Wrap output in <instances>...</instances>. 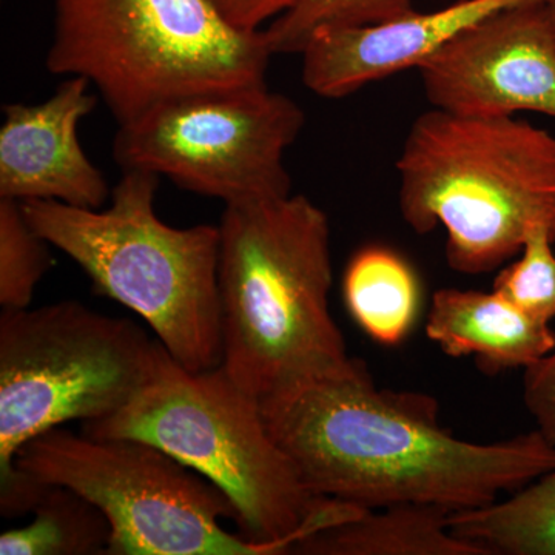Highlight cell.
Here are the masks:
<instances>
[{
    "instance_id": "obj_13",
    "label": "cell",
    "mask_w": 555,
    "mask_h": 555,
    "mask_svg": "<svg viewBox=\"0 0 555 555\" xmlns=\"http://www.w3.org/2000/svg\"><path fill=\"white\" fill-rule=\"evenodd\" d=\"M425 331L447 356L476 357L486 374L532 366L555 350L550 323L495 291L440 288L433 295Z\"/></svg>"
},
{
    "instance_id": "obj_4",
    "label": "cell",
    "mask_w": 555,
    "mask_h": 555,
    "mask_svg": "<svg viewBox=\"0 0 555 555\" xmlns=\"http://www.w3.org/2000/svg\"><path fill=\"white\" fill-rule=\"evenodd\" d=\"M397 171L401 218L420 235L444 228L455 272H492L535 229L555 243V137L528 120L433 107L412 124Z\"/></svg>"
},
{
    "instance_id": "obj_17",
    "label": "cell",
    "mask_w": 555,
    "mask_h": 555,
    "mask_svg": "<svg viewBox=\"0 0 555 555\" xmlns=\"http://www.w3.org/2000/svg\"><path fill=\"white\" fill-rule=\"evenodd\" d=\"M31 513V524L0 535V555L107 554V517L67 486L46 485Z\"/></svg>"
},
{
    "instance_id": "obj_21",
    "label": "cell",
    "mask_w": 555,
    "mask_h": 555,
    "mask_svg": "<svg viewBox=\"0 0 555 555\" xmlns=\"http://www.w3.org/2000/svg\"><path fill=\"white\" fill-rule=\"evenodd\" d=\"M524 401L537 429L555 447V350L525 369Z\"/></svg>"
},
{
    "instance_id": "obj_7",
    "label": "cell",
    "mask_w": 555,
    "mask_h": 555,
    "mask_svg": "<svg viewBox=\"0 0 555 555\" xmlns=\"http://www.w3.org/2000/svg\"><path fill=\"white\" fill-rule=\"evenodd\" d=\"M160 343L127 318L78 301L0 315V514L31 513L46 485L17 469L21 449L68 422H96L147 382Z\"/></svg>"
},
{
    "instance_id": "obj_14",
    "label": "cell",
    "mask_w": 555,
    "mask_h": 555,
    "mask_svg": "<svg viewBox=\"0 0 555 555\" xmlns=\"http://www.w3.org/2000/svg\"><path fill=\"white\" fill-rule=\"evenodd\" d=\"M451 511L434 505H393L306 537L292 550L302 555H492L452 532Z\"/></svg>"
},
{
    "instance_id": "obj_5",
    "label": "cell",
    "mask_w": 555,
    "mask_h": 555,
    "mask_svg": "<svg viewBox=\"0 0 555 555\" xmlns=\"http://www.w3.org/2000/svg\"><path fill=\"white\" fill-rule=\"evenodd\" d=\"M159 181L152 171L124 170L107 208L21 204L33 228L89 275L98 294L144 318L181 366L210 371L222 363L221 232L160 221Z\"/></svg>"
},
{
    "instance_id": "obj_20",
    "label": "cell",
    "mask_w": 555,
    "mask_h": 555,
    "mask_svg": "<svg viewBox=\"0 0 555 555\" xmlns=\"http://www.w3.org/2000/svg\"><path fill=\"white\" fill-rule=\"evenodd\" d=\"M554 244L546 229L532 230L521 257L499 273L492 288L543 323L555 318Z\"/></svg>"
},
{
    "instance_id": "obj_11",
    "label": "cell",
    "mask_w": 555,
    "mask_h": 555,
    "mask_svg": "<svg viewBox=\"0 0 555 555\" xmlns=\"http://www.w3.org/2000/svg\"><path fill=\"white\" fill-rule=\"evenodd\" d=\"M91 83L68 76L39 104L3 105L0 127V198L56 201L102 208L112 198L107 179L80 147L78 127L98 105Z\"/></svg>"
},
{
    "instance_id": "obj_22",
    "label": "cell",
    "mask_w": 555,
    "mask_h": 555,
    "mask_svg": "<svg viewBox=\"0 0 555 555\" xmlns=\"http://www.w3.org/2000/svg\"><path fill=\"white\" fill-rule=\"evenodd\" d=\"M225 24L243 33L261 31V25L287 13L297 0H206Z\"/></svg>"
},
{
    "instance_id": "obj_10",
    "label": "cell",
    "mask_w": 555,
    "mask_h": 555,
    "mask_svg": "<svg viewBox=\"0 0 555 555\" xmlns=\"http://www.w3.org/2000/svg\"><path fill=\"white\" fill-rule=\"evenodd\" d=\"M550 2V0H547ZM547 2L499 11L416 67L436 108L555 118V38Z\"/></svg>"
},
{
    "instance_id": "obj_9",
    "label": "cell",
    "mask_w": 555,
    "mask_h": 555,
    "mask_svg": "<svg viewBox=\"0 0 555 555\" xmlns=\"http://www.w3.org/2000/svg\"><path fill=\"white\" fill-rule=\"evenodd\" d=\"M301 107L266 83L163 102L119 126L113 156L124 170L167 177L228 204L292 195L284 164L305 129Z\"/></svg>"
},
{
    "instance_id": "obj_8",
    "label": "cell",
    "mask_w": 555,
    "mask_h": 555,
    "mask_svg": "<svg viewBox=\"0 0 555 555\" xmlns=\"http://www.w3.org/2000/svg\"><path fill=\"white\" fill-rule=\"evenodd\" d=\"M17 469L67 486L112 526L105 555H281L270 543L232 534L236 509L217 485L138 440H108L54 427L21 449Z\"/></svg>"
},
{
    "instance_id": "obj_12",
    "label": "cell",
    "mask_w": 555,
    "mask_h": 555,
    "mask_svg": "<svg viewBox=\"0 0 555 555\" xmlns=\"http://www.w3.org/2000/svg\"><path fill=\"white\" fill-rule=\"evenodd\" d=\"M537 2L547 0H460L433 13L414 10L383 24L317 33L301 51L302 82L326 100L350 96L369 83L418 67L499 11Z\"/></svg>"
},
{
    "instance_id": "obj_18",
    "label": "cell",
    "mask_w": 555,
    "mask_h": 555,
    "mask_svg": "<svg viewBox=\"0 0 555 555\" xmlns=\"http://www.w3.org/2000/svg\"><path fill=\"white\" fill-rule=\"evenodd\" d=\"M412 11V0H297L266 28L264 38L273 56L301 54L317 33L383 24Z\"/></svg>"
},
{
    "instance_id": "obj_23",
    "label": "cell",
    "mask_w": 555,
    "mask_h": 555,
    "mask_svg": "<svg viewBox=\"0 0 555 555\" xmlns=\"http://www.w3.org/2000/svg\"><path fill=\"white\" fill-rule=\"evenodd\" d=\"M547 13H550L551 27H553L555 38V0H550V2H547Z\"/></svg>"
},
{
    "instance_id": "obj_15",
    "label": "cell",
    "mask_w": 555,
    "mask_h": 555,
    "mask_svg": "<svg viewBox=\"0 0 555 555\" xmlns=\"http://www.w3.org/2000/svg\"><path fill=\"white\" fill-rule=\"evenodd\" d=\"M343 291L350 315L369 337L387 346L408 337L422 292L414 270L396 251L361 248L347 266Z\"/></svg>"
},
{
    "instance_id": "obj_3",
    "label": "cell",
    "mask_w": 555,
    "mask_h": 555,
    "mask_svg": "<svg viewBox=\"0 0 555 555\" xmlns=\"http://www.w3.org/2000/svg\"><path fill=\"white\" fill-rule=\"evenodd\" d=\"M82 434L163 449L232 500L240 534L280 554L306 537L367 509L310 494L270 436L261 403L218 366L192 372L160 346L155 367L115 414L83 423Z\"/></svg>"
},
{
    "instance_id": "obj_2",
    "label": "cell",
    "mask_w": 555,
    "mask_h": 555,
    "mask_svg": "<svg viewBox=\"0 0 555 555\" xmlns=\"http://www.w3.org/2000/svg\"><path fill=\"white\" fill-rule=\"evenodd\" d=\"M219 250L222 363L258 398L352 366L332 318L327 215L305 195L228 204Z\"/></svg>"
},
{
    "instance_id": "obj_19",
    "label": "cell",
    "mask_w": 555,
    "mask_h": 555,
    "mask_svg": "<svg viewBox=\"0 0 555 555\" xmlns=\"http://www.w3.org/2000/svg\"><path fill=\"white\" fill-rule=\"evenodd\" d=\"M51 244L25 217L21 201L0 198V306L30 309L36 287L53 266Z\"/></svg>"
},
{
    "instance_id": "obj_6",
    "label": "cell",
    "mask_w": 555,
    "mask_h": 555,
    "mask_svg": "<svg viewBox=\"0 0 555 555\" xmlns=\"http://www.w3.org/2000/svg\"><path fill=\"white\" fill-rule=\"evenodd\" d=\"M264 30L225 24L206 0H54L46 65L98 90L119 126L188 94L268 80Z\"/></svg>"
},
{
    "instance_id": "obj_16",
    "label": "cell",
    "mask_w": 555,
    "mask_h": 555,
    "mask_svg": "<svg viewBox=\"0 0 555 555\" xmlns=\"http://www.w3.org/2000/svg\"><path fill=\"white\" fill-rule=\"evenodd\" d=\"M454 534L492 555H555V467L509 499L451 513Z\"/></svg>"
},
{
    "instance_id": "obj_1",
    "label": "cell",
    "mask_w": 555,
    "mask_h": 555,
    "mask_svg": "<svg viewBox=\"0 0 555 555\" xmlns=\"http://www.w3.org/2000/svg\"><path fill=\"white\" fill-rule=\"evenodd\" d=\"M259 403L310 494L363 509H478L555 467V447L539 429L494 443L462 440L441 426L436 398L379 389L358 358L341 374Z\"/></svg>"
}]
</instances>
